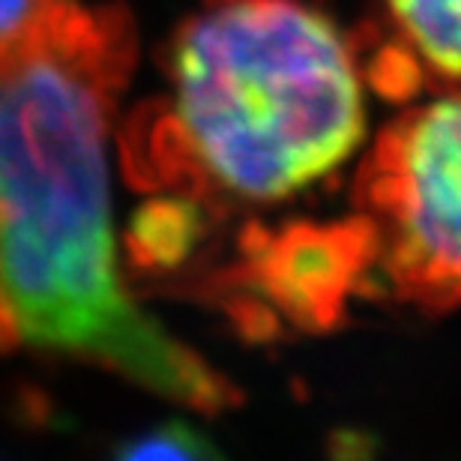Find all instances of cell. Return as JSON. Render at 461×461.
Here are the masks:
<instances>
[{
    "instance_id": "7a4b0ae2",
    "label": "cell",
    "mask_w": 461,
    "mask_h": 461,
    "mask_svg": "<svg viewBox=\"0 0 461 461\" xmlns=\"http://www.w3.org/2000/svg\"><path fill=\"white\" fill-rule=\"evenodd\" d=\"M165 81L120 138L126 177L195 207L285 201L366 138L357 54L303 0H204L165 51Z\"/></svg>"
},
{
    "instance_id": "8992f818",
    "label": "cell",
    "mask_w": 461,
    "mask_h": 461,
    "mask_svg": "<svg viewBox=\"0 0 461 461\" xmlns=\"http://www.w3.org/2000/svg\"><path fill=\"white\" fill-rule=\"evenodd\" d=\"M126 458H198V456H216L210 449L195 429L183 426V422H174V426L156 429L153 435H144L138 444L123 449Z\"/></svg>"
},
{
    "instance_id": "52a82bcc",
    "label": "cell",
    "mask_w": 461,
    "mask_h": 461,
    "mask_svg": "<svg viewBox=\"0 0 461 461\" xmlns=\"http://www.w3.org/2000/svg\"><path fill=\"white\" fill-rule=\"evenodd\" d=\"M36 4L40 0H0V45H6L24 31Z\"/></svg>"
},
{
    "instance_id": "3957f363",
    "label": "cell",
    "mask_w": 461,
    "mask_h": 461,
    "mask_svg": "<svg viewBox=\"0 0 461 461\" xmlns=\"http://www.w3.org/2000/svg\"><path fill=\"white\" fill-rule=\"evenodd\" d=\"M354 204L368 276L431 315L461 306V90L386 123L357 174Z\"/></svg>"
},
{
    "instance_id": "5b68a950",
    "label": "cell",
    "mask_w": 461,
    "mask_h": 461,
    "mask_svg": "<svg viewBox=\"0 0 461 461\" xmlns=\"http://www.w3.org/2000/svg\"><path fill=\"white\" fill-rule=\"evenodd\" d=\"M390 42L377 49L368 76L386 96L461 90V0H384Z\"/></svg>"
},
{
    "instance_id": "277c9868",
    "label": "cell",
    "mask_w": 461,
    "mask_h": 461,
    "mask_svg": "<svg viewBox=\"0 0 461 461\" xmlns=\"http://www.w3.org/2000/svg\"><path fill=\"white\" fill-rule=\"evenodd\" d=\"M243 276L261 285L291 321L324 327L366 273H372L366 234L357 219L330 228H288L246 243Z\"/></svg>"
},
{
    "instance_id": "6da1fadb",
    "label": "cell",
    "mask_w": 461,
    "mask_h": 461,
    "mask_svg": "<svg viewBox=\"0 0 461 461\" xmlns=\"http://www.w3.org/2000/svg\"><path fill=\"white\" fill-rule=\"evenodd\" d=\"M138 54L123 6L40 0L0 45V350L81 359L192 411L240 402L138 306L114 237L108 138Z\"/></svg>"
}]
</instances>
